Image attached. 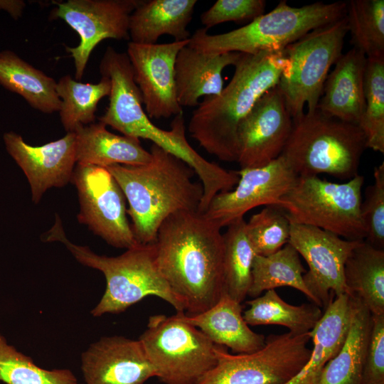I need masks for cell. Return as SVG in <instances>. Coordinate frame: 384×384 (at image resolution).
<instances>
[{
    "label": "cell",
    "instance_id": "1",
    "mask_svg": "<svg viewBox=\"0 0 384 384\" xmlns=\"http://www.w3.org/2000/svg\"><path fill=\"white\" fill-rule=\"evenodd\" d=\"M221 228L198 210H181L160 225L156 262L172 291L192 316L215 305L225 294Z\"/></svg>",
    "mask_w": 384,
    "mask_h": 384
},
{
    "label": "cell",
    "instance_id": "2",
    "mask_svg": "<svg viewBox=\"0 0 384 384\" xmlns=\"http://www.w3.org/2000/svg\"><path fill=\"white\" fill-rule=\"evenodd\" d=\"M288 65L284 50L242 53L228 85L193 110L190 136L220 160L236 161L237 129L256 102L276 87Z\"/></svg>",
    "mask_w": 384,
    "mask_h": 384
},
{
    "label": "cell",
    "instance_id": "3",
    "mask_svg": "<svg viewBox=\"0 0 384 384\" xmlns=\"http://www.w3.org/2000/svg\"><path fill=\"white\" fill-rule=\"evenodd\" d=\"M151 160L139 166L114 164L107 169L122 190L137 243H154L162 223L181 210H198L201 183L183 161L152 144Z\"/></svg>",
    "mask_w": 384,
    "mask_h": 384
},
{
    "label": "cell",
    "instance_id": "4",
    "mask_svg": "<svg viewBox=\"0 0 384 384\" xmlns=\"http://www.w3.org/2000/svg\"><path fill=\"white\" fill-rule=\"evenodd\" d=\"M41 238L43 242H61L80 264L102 272L106 288L91 311L92 316L122 313L149 296L164 300L177 312H185L183 302L172 291L157 266L153 243H137L117 257L99 255L87 246L71 242L57 214L53 225Z\"/></svg>",
    "mask_w": 384,
    "mask_h": 384
},
{
    "label": "cell",
    "instance_id": "5",
    "mask_svg": "<svg viewBox=\"0 0 384 384\" xmlns=\"http://www.w3.org/2000/svg\"><path fill=\"white\" fill-rule=\"evenodd\" d=\"M346 11L344 1H318L294 7L283 0L269 13L239 28L216 35L199 28L191 36L188 46L207 54L282 50L312 30L343 18Z\"/></svg>",
    "mask_w": 384,
    "mask_h": 384
},
{
    "label": "cell",
    "instance_id": "6",
    "mask_svg": "<svg viewBox=\"0 0 384 384\" xmlns=\"http://www.w3.org/2000/svg\"><path fill=\"white\" fill-rule=\"evenodd\" d=\"M366 149V136L358 125L326 116L316 109L293 119L281 155L298 176L326 174L350 180L358 175Z\"/></svg>",
    "mask_w": 384,
    "mask_h": 384
},
{
    "label": "cell",
    "instance_id": "7",
    "mask_svg": "<svg viewBox=\"0 0 384 384\" xmlns=\"http://www.w3.org/2000/svg\"><path fill=\"white\" fill-rule=\"evenodd\" d=\"M363 176L345 183L299 176L294 186L276 203L290 223L314 226L348 240H364L361 214Z\"/></svg>",
    "mask_w": 384,
    "mask_h": 384
},
{
    "label": "cell",
    "instance_id": "8",
    "mask_svg": "<svg viewBox=\"0 0 384 384\" xmlns=\"http://www.w3.org/2000/svg\"><path fill=\"white\" fill-rule=\"evenodd\" d=\"M139 340L164 384H198L217 363L216 344L178 312L150 316Z\"/></svg>",
    "mask_w": 384,
    "mask_h": 384
},
{
    "label": "cell",
    "instance_id": "9",
    "mask_svg": "<svg viewBox=\"0 0 384 384\" xmlns=\"http://www.w3.org/2000/svg\"><path fill=\"white\" fill-rule=\"evenodd\" d=\"M348 32L346 16L317 28L287 46L288 65L277 87L292 119L314 112L330 68L342 55Z\"/></svg>",
    "mask_w": 384,
    "mask_h": 384
},
{
    "label": "cell",
    "instance_id": "10",
    "mask_svg": "<svg viewBox=\"0 0 384 384\" xmlns=\"http://www.w3.org/2000/svg\"><path fill=\"white\" fill-rule=\"evenodd\" d=\"M311 333L271 334L253 353H230L216 345L217 363L198 384H284L309 361Z\"/></svg>",
    "mask_w": 384,
    "mask_h": 384
},
{
    "label": "cell",
    "instance_id": "11",
    "mask_svg": "<svg viewBox=\"0 0 384 384\" xmlns=\"http://www.w3.org/2000/svg\"><path fill=\"white\" fill-rule=\"evenodd\" d=\"M104 123L123 135L149 140L191 166L203 186L198 212L203 213L215 195L231 191L239 181L238 171H228L208 161L191 146L186 137L183 113L174 117L170 130H164L151 121L143 109L142 97H138L106 117Z\"/></svg>",
    "mask_w": 384,
    "mask_h": 384
},
{
    "label": "cell",
    "instance_id": "12",
    "mask_svg": "<svg viewBox=\"0 0 384 384\" xmlns=\"http://www.w3.org/2000/svg\"><path fill=\"white\" fill-rule=\"evenodd\" d=\"M80 203V223L117 248L137 242L127 217L126 198L107 168L77 164L71 181Z\"/></svg>",
    "mask_w": 384,
    "mask_h": 384
},
{
    "label": "cell",
    "instance_id": "13",
    "mask_svg": "<svg viewBox=\"0 0 384 384\" xmlns=\"http://www.w3.org/2000/svg\"><path fill=\"white\" fill-rule=\"evenodd\" d=\"M140 0H68L55 2L50 18L64 21L79 36L75 47H65L74 60L75 79L79 81L91 53L103 40L129 38V17Z\"/></svg>",
    "mask_w": 384,
    "mask_h": 384
},
{
    "label": "cell",
    "instance_id": "14",
    "mask_svg": "<svg viewBox=\"0 0 384 384\" xmlns=\"http://www.w3.org/2000/svg\"><path fill=\"white\" fill-rule=\"evenodd\" d=\"M360 241L346 240L314 226L290 223L288 242L308 264L309 271L303 279L314 304L325 309L331 294H347L344 265Z\"/></svg>",
    "mask_w": 384,
    "mask_h": 384
},
{
    "label": "cell",
    "instance_id": "15",
    "mask_svg": "<svg viewBox=\"0 0 384 384\" xmlns=\"http://www.w3.org/2000/svg\"><path fill=\"white\" fill-rule=\"evenodd\" d=\"M238 173L235 188L215 195L203 213L220 228L243 218L255 207L275 205L299 177L282 155L263 166L241 169Z\"/></svg>",
    "mask_w": 384,
    "mask_h": 384
},
{
    "label": "cell",
    "instance_id": "16",
    "mask_svg": "<svg viewBox=\"0 0 384 384\" xmlns=\"http://www.w3.org/2000/svg\"><path fill=\"white\" fill-rule=\"evenodd\" d=\"M292 124L293 119L277 85L256 102L238 127L236 162L240 168L263 166L278 158Z\"/></svg>",
    "mask_w": 384,
    "mask_h": 384
},
{
    "label": "cell",
    "instance_id": "17",
    "mask_svg": "<svg viewBox=\"0 0 384 384\" xmlns=\"http://www.w3.org/2000/svg\"><path fill=\"white\" fill-rule=\"evenodd\" d=\"M189 40L166 43L137 44L130 42L127 54L134 80L150 119L169 118L183 113L176 90L175 63Z\"/></svg>",
    "mask_w": 384,
    "mask_h": 384
},
{
    "label": "cell",
    "instance_id": "18",
    "mask_svg": "<svg viewBox=\"0 0 384 384\" xmlns=\"http://www.w3.org/2000/svg\"><path fill=\"white\" fill-rule=\"evenodd\" d=\"M3 140L7 153L28 179L34 203H39L48 189L71 181L76 164L74 132L41 146L27 144L14 132L4 133Z\"/></svg>",
    "mask_w": 384,
    "mask_h": 384
},
{
    "label": "cell",
    "instance_id": "19",
    "mask_svg": "<svg viewBox=\"0 0 384 384\" xmlns=\"http://www.w3.org/2000/svg\"><path fill=\"white\" fill-rule=\"evenodd\" d=\"M85 384H144L155 376L139 340L105 336L81 354Z\"/></svg>",
    "mask_w": 384,
    "mask_h": 384
},
{
    "label": "cell",
    "instance_id": "20",
    "mask_svg": "<svg viewBox=\"0 0 384 384\" xmlns=\"http://www.w3.org/2000/svg\"><path fill=\"white\" fill-rule=\"evenodd\" d=\"M367 58L353 47L342 54L324 82L317 110L359 126L365 107L364 75Z\"/></svg>",
    "mask_w": 384,
    "mask_h": 384
},
{
    "label": "cell",
    "instance_id": "21",
    "mask_svg": "<svg viewBox=\"0 0 384 384\" xmlns=\"http://www.w3.org/2000/svg\"><path fill=\"white\" fill-rule=\"evenodd\" d=\"M242 53L207 54L184 46L175 63L176 97L182 107H196L200 97L217 96L223 89L222 73L235 65Z\"/></svg>",
    "mask_w": 384,
    "mask_h": 384
},
{
    "label": "cell",
    "instance_id": "22",
    "mask_svg": "<svg viewBox=\"0 0 384 384\" xmlns=\"http://www.w3.org/2000/svg\"><path fill=\"white\" fill-rule=\"evenodd\" d=\"M178 314L183 321L201 330L213 343L229 348L236 354L255 352L265 343V336L252 331L245 321L240 303L225 293L204 312L192 316L183 312Z\"/></svg>",
    "mask_w": 384,
    "mask_h": 384
},
{
    "label": "cell",
    "instance_id": "23",
    "mask_svg": "<svg viewBox=\"0 0 384 384\" xmlns=\"http://www.w3.org/2000/svg\"><path fill=\"white\" fill-rule=\"evenodd\" d=\"M74 133L77 164L107 168L114 164L139 166L151 160L150 151L140 139L113 134L100 122L80 125Z\"/></svg>",
    "mask_w": 384,
    "mask_h": 384
},
{
    "label": "cell",
    "instance_id": "24",
    "mask_svg": "<svg viewBox=\"0 0 384 384\" xmlns=\"http://www.w3.org/2000/svg\"><path fill=\"white\" fill-rule=\"evenodd\" d=\"M352 315V300L346 294L331 299L320 320L310 331L311 356L302 369L284 384H317L326 364L341 350Z\"/></svg>",
    "mask_w": 384,
    "mask_h": 384
},
{
    "label": "cell",
    "instance_id": "25",
    "mask_svg": "<svg viewBox=\"0 0 384 384\" xmlns=\"http://www.w3.org/2000/svg\"><path fill=\"white\" fill-rule=\"evenodd\" d=\"M196 4V0L141 1L129 17L131 42L155 44L163 35L172 36L174 41L189 40L187 27Z\"/></svg>",
    "mask_w": 384,
    "mask_h": 384
},
{
    "label": "cell",
    "instance_id": "26",
    "mask_svg": "<svg viewBox=\"0 0 384 384\" xmlns=\"http://www.w3.org/2000/svg\"><path fill=\"white\" fill-rule=\"evenodd\" d=\"M351 300L352 315L346 340L323 368L317 384H363L372 314L358 299Z\"/></svg>",
    "mask_w": 384,
    "mask_h": 384
},
{
    "label": "cell",
    "instance_id": "27",
    "mask_svg": "<svg viewBox=\"0 0 384 384\" xmlns=\"http://www.w3.org/2000/svg\"><path fill=\"white\" fill-rule=\"evenodd\" d=\"M343 276L350 297L372 315L384 314V250L360 241L345 262Z\"/></svg>",
    "mask_w": 384,
    "mask_h": 384
},
{
    "label": "cell",
    "instance_id": "28",
    "mask_svg": "<svg viewBox=\"0 0 384 384\" xmlns=\"http://www.w3.org/2000/svg\"><path fill=\"white\" fill-rule=\"evenodd\" d=\"M0 85L41 112L50 114L60 110L57 82L10 50L0 51Z\"/></svg>",
    "mask_w": 384,
    "mask_h": 384
},
{
    "label": "cell",
    "instance_id": "29",
    "mask_svg": "<svg viewBox=\"0 0 384 384\" xmlns=\"http://www.w3.org/2000/svg\"><path fill=\"white\" fill-rule=\"evenodd\" d=\"M247 304L250 308L242 316L248 325H279L295 334L310 332L323 315L321 308L313 303L299 306L287 303L275 289L266 291Z\"/></svg>",
    "mask_w": 384,
    "mask_h": 384
},
{
    "label": "cell",
    "instance_id": "30",
    "mask_svg": "<svg viewBox=\"0 0 384 384\" xmlns=\"http://www.w3.org/2000/svg\"><path fill=\"white\" fill-rule=\"evenodd\" d=\"M299 254L289 242L267 256L256 255L252 267V282L247 295L256 298L264 291L279 287H291L306 296L313 304L314 299L307 289Z\"/></svg>",
    "mask_w": 384,
    "mask_h": 384
},
{
    "label": "cell",
    "instance_id": "31",
    "mask_svg": "<svg viewBox=\"0 0 384 384\" xmlns=\"http://www.w3.org/2000/svg\"><path fill=\"white\" fill-rule=\"evenodd\" d=\"M110 90V80L105 76L97 83H83L68 75L61 77L56 91L61 101L58 112L65 132H74L80 125L94 123L97 104L109 96Z\"/></svg>",
    "mask_w": 384,
    "mask_h": 384
},
{
    "label": "cell",
    "instance_id": "32",
    "mask_svg": "<svg viewBox=\"0 0 384 384\" xmlns=\"http://www.w3.org/2000/svg\"><path fill=\"white\" fill-rule=\"evenodd\" d=\"M246 221L238 219L223 234L225 293L241 303L247 296L252 282V267L256 255L247 238Z\"/></svg>",
    "mask_w": 384,
    "mask_h": 384
},
{
    "label": "cell",
    "instance_id": "33",
    "mask_svg": "<svg viewBox=\"0 0 384 384\" xmlns=\"http://www.w3.org/2000/svg\"><path fill=\"white\" fill-rule=\"evenodd\" d=\"M346 19L351 43L367 58H384V1L351 0Z\"/></svg>",
    "mask_w": 384,
    "mask_h": 384
},
{
    "label": "cell",
    "instance_id": "34",
    "mask_svg": "<svg viewBox=\"0 0 384 384\" xmlns=\"http://www.w3.org/2000/svg\"><path fill=\"white\" fill-rule=\"evenodd\" d=\"M0 381L5 384H78L69 369L48 370L8 343L0 334Z\"/></svg>",
    "mask_w": 384,
    "mask_h": 384
},
{
    "label": "cell",
    "instance_id": "35",
    "mask_svg": "<svg viewBox=\"0 0 384 384\" xmlns=\"http://www.w3.org/2000/svg\"><path fill=\"white\" fill-rule=\"evenodd\" d=\"M365 107L359 127L366 148L384 152V58H367L364 75Z\"/></svg>",
    "mask_w": 384,
    "mask_h": 384
},
{
    "label": "cell",
    "instance_id": "36",
    "mask_svg": "<svg viewBox=\"0 0 384 384\" xmlns=\"http://www.w3.org/2000/svg\"><path fill=\"white\" fill-rule=\"evenodd\" d=\"M245 230L255 254L267 256L288 242L290 221L280 208L267 206L250 217Z\"/></svg>",
    "mask_w": 384,
    "mask_h": 384
},
{
    "label": "cell",
    "instance_id": "37",
    "mask_svg": "<svg viewBox=\"0 0 384 384\" xmlns=\"http://www.w3.org/2000/svg\"><path fill=\"white\" fill-rule=\"evenodd\" d=\"M374 182L365 191L361 214L366 229L364 240L384 250V163L375 167Z\"/></svg>",
    "mask_w": 384,
    "mask_h": 384
},
{
    "label": "cell",
    "instance_id": "38",
    "mask_svg": "<svg viewBox=\"0 0 384 384\" xmlns=\"http://www.w3.org/2000/svg\"><path fill=\"white\" fill-rule=\"evenodd\" d=\"M264 0H218L201 15L204 28H209L225 22L252 21L264 14Z\"/></svg>",
    "mask_w": 384,
    "mask_h": 384
},
{
    "label": "cell",
    "instance_id": "39",
    "mask_svg": "<svg viewBox=\"0 0 384 384\" xmlns=\"http://www.w3.org/2000/svg\"><path fill=\"white\" fill-rule=\"evenodd\" d=\"M363 384H384V314L372 315Z\"/></svg>",
    "mask_w": 384,
    "mask_h": 384
},
{
    "label": "cell",
    "instance_id": "40",
    "mask_svg": "<svg viewBox=\"0 0 384 384\" xmlns=\"http://www.w3.org/2000/svg\"><path fill=\"white\" fill-rule=\"evenodd\" d=\"M23 0H0V11L7 12L14 19H18L26 8Z\"/></svg>",
    "mask_w": 384,
    "mask_h": 384
}]
</instances>
